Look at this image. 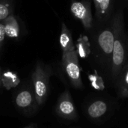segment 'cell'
I'll return each mask as SVG.
<instances>
[{"label": "cell", "instance_id": "1", "mask_svg": "<svg viewBox=\"0 0 128 128\" xmlns=\"http://www.w3.org/2000/svg\"><path fill=\"white\" fill-rule=\"evenodd\" d=\"M88 32H90V61L96 70L110 80L115 40L113 16L105 22L94 20L92 27Z\"/></svg>", "mask_w": 128, "mask_h": 128}, {"label": "cell", "instance_id": "2", "mask_svg": "<svg viewBox=\"0 0 128 128\" xmlns=\"http://www.w3.org/2000/svg\"><path fill=\"white\" fill-rule=\"evenodd\" d=\"M115 40L112 55L110 80L115 84L123 68L128 63V39L122 8H117L113 14Z\"/></svg>", "mask_w": 128, "mask_h": 128}, {"label": "cell", "instance_id": "3", "mask_svg": "<svg viewBox=\"0 0 128 128\" xmlns=\"http://www.w3.org/2000/svg\"><path fill=\"white\" fill-rule=\"evenodd\" d=\"M62 64L70 84L75 88H83V82L81 76V68L79 63V56L75 50L63 52Z\"/></svg>", "mask_w": 128, "mask_h": 128}, {"label": "cell", "instance_id": "4", "mask_svg": "<svg viewBox=\"0 0 128 128\" xmlns=\"http://www.w3.org/2000/svg\"><path fill=\"white\" fill-rule=\"evenodd\" d=\"M50 76V74L49 70L44 68L40 64H38L36 66L35 70L32 74L33 89L38 106L43 105L47 98Z\"/></svg>", "mask_w": 128, "mask_h": 128}, {"label": "cell", "instance_id": "5", "mask_svg": "<svg viewBox=\"0 0 128 128\" xmlns=\"http://www.w3.org/2000/svg\"><path fill=\"white\" fill-rule=\"evenodd\" d=\"M72 14L81 21L86 30L88 31L93 26L94 16L92 12L91 0L73 1L70 4Z\"/></svg>", "mask_w": 128, "mask_h": 128}, {"label": "cell", "instance_id": "6", "mask_svg": "<svg viewBox=\"0 0 128 128\" xmlns=\"http://www.w3.org/2000/svg\"><path fill=\"white\" fill-rule=\"evenodd\" d=\"M56 112L59 117L65 120L74 121L77 119L76 110L68 90H65L59 97L56 104Z\"/></svg>", "mask_w": 128, "mask_h": 128}, {"label": "cell", "instance_id": "7", "mask_svg": "<svg viewBox=\"0 0 128 128\" xmlns=\"http://www.w3.org/2000/svg\"><path fill=\"white\" fill-rule=\"evenodd\" d=\"M15 104L17 109L24 113L29 114L33 112L38 105L34 89L26 88L20 90L15 97Z\"/></svg>", "mask_w": 128, "mask_h": 128}, {"label": "cell", "instance_id": "8", "mask_svg": "<svg viewBox=\"0 0 128 128\" xmlns=\"http://www.w3.org/2000/svg\"><path fill=\"white\" fill-rule=\"evenodd\" d=\"M117 0H102L95 10L94 19L97 22H105L112 18L116 10Z\"/></svg>", "mask_w": 128, "mask_h": 128}, {"label": "cell", "instance_id": "9", "mask_svg": "<svg viewBox=\"0 0 128 128\" xmlns=\"http://www.w3.org/2000/svg\"><path fill=\"white\" fill-rule=\"evenodd\" d=\"M109 109L107 103L104 100H96L92 102L87 108V114L92 119H98L107 112Z\"/></svg>", "mask_w": 128, "mask_h": 128}, {"label": "cell", "instance_id": "10", "mask_svg": "<svg viewBox=\"0 0 128 128\" xmlns=\"http://www.w3.org/2000/svg\"><path fill=\"white\" fill-rule=\"evenodd\" d=\"M59 42L63 52L73 51L76 50V46L73 40L71 32L67 27L66 24H64V22H62V32L60 34Z\"/></svg>", "mask_w": 128, "mask_h": 128}, {"label": "cell", "instance_id": "11", "mask_svg": "<svg viewBox=\"0 0 128 128\" xmlns=\"http://www.w3.org/2000/svg\"><path fill=\"white\" fill-rule=\"evenodd\" d=\"M115 85L121 98H128V63L122 70Z\"/></svg>", "mask_w": 128, "mask_h": 128}, {"label": "cell", "instance_id": "12", "mask_svg": "<svg viewBox=\"0 0 128 128\" xmlns=\"http://www.w3.org/2000/svg\"><path fill=\"white\" fill-rule=\"evenodd\" d=\"M5 34L9 38H17L20 34V28L16 19L13 15L8 16L3 20Z\"/></svg>", "mask_w": 128, "mask_h": 128}, {"label": "cell", "instance_id": "13", "mask_svg": "<svg viewBox=\"0 0 128 128\" xmlns=\"http://www.w3.org/2000/svg\"><path fill=\"white\" fill-rule=\"evenodd\" d=\"M76 51L78 54V56L86 58H88L91 52V44L88 37L82 35L80 39L77 40Z\"/></svg>", "mask_w": 128, "mask_h": 128}, {"label": "cell", "instance_id": "14", "mask_svg": "<svg viewBox=\"0 0 128 128\" xmlns=\"http://www.w3.org/2000/svg\"><path fill=\"white\" fill-rule=\"evenodd\" d=\"M14 0H0V21L10 15L13 10Z\"/></svg>", "mask_w": 128, "mask_h": 128}, {"label": "cell", "instance_id": "15", "mask_svg": "<svg viewBox=\"0 0 128 128\" xmlns=\"http://www.w3.org/2000/svg\"><path fill=\"white\" fill-rule=\"evenodd\" d=\"M5 29H4V26L3 22H0V50L2 48V46L3 44L4 38H5Z\"/></svg>", "mask_w": 128, "mask_h": 128}, {"label": "cell", "instance_id": "16", "mask_svg": "<svg viewBox=\"0 0 128 128\" xmlns=\"http://www.w3.org/2000/svg\"><path fill=\"white\" fill-rule=\"evenodd\" d=\"M128 6V0H117L116 3V9L117 8H122L124 9V8Z\"/></svg>", "mask_w": 128, "mask_h": 128}, {"label": "cell", "instance_id": "17", "mask_svg": "<svg viewBox=\"0 0 128 128\" xmlns=\"http://www.w3.org/2000/svg\"><path fill=\"white\" fill-rule=\"evenodd\" d=\"M93 2H94V7H95V10H97L102 0H92Z\"/></svg>", "mask_w": 128, "mask_h": 128}, {"label": "cell", "instance_id": "18", "mask_svg": "<svg viewBox=\"0 0 128 128\" xmlns=\"http://www.w3.org/2000/svg\"><path fill=\"white\" fill-rule=\"evenodd\" d=\"M38 128V126L35 124H32L28 125V126H27V127H26V128Z\"/></svg>", "mask_w": 128, "mask_h": 128}, {"label": "cell", "instance_id": "19", "mask_svg": "<svg viewBox=\"0 0 128 128\" xmlns=\"http://www.w3.org/2000/svg\"><path fill=\"white\" fill-rule=\"evenodd\" d=\"M2 86V76H1V73H0V87Z\"/></svg>", "mask_w": 128, "mask_h": 128}, {"label": "cell", "instance_id": "20", "mask_svg": "<svg viewBox=\"0 0 128 128\" xmlns=\"http://www.w3.org/2000/svg\"></svg>", "mask_w": 128, "mask_h": 128}]
</instances>
